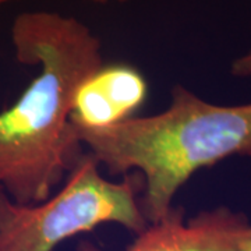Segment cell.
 Returning a JSON list of instances; mask_svg holds the SVG:
<instances>
[{"label": "cell", "instance_id": "cell-5", "mask_svg": "<svg viewBox=\"0 0 251 251\" xmlns=\"http://www.w3.org/2000/svg\"><path fill=\"white\" fill-rule=\"evenodd\" d=\"M148 98L143 73L126 63H103L74 95L72 123L78 130H100L135 116Z\"/></svg>", "mask_w": 251, "mask_h": 251}, {"label": "cell", "instance_id": "cell-2", "mask_svg": "<svg viewBox=\"0 0 251 251\" xmlns=\"http://www.w3.org/2000/svg\"><path fill=\"white\" fill-rule=\"evenodd\" d=\"M169 106L100 130H78L87 152L112 176L137 173L148 224L173 208L180 188L198 171L230 156H251V103L216 105L183 85Z\"/></svg>", "mask_w": 251, "mask_h": 251}, {"label": "cell", "instance_id": "cell-6", "mask_svg": "<svg viewBox=\"0 0 251 251\" xmlns=\"http://www.w3.org/2000/svg\"><path fill=\"white\" fill-rule=\"evenodd\" d=\"M230 74L239 78H251V49L234 59L230 66Z\"/></svg>", "mask_w": 251, "mask_h": 251}, {"label": "cell", "instance_id": "cell-8", "mask_svg": "<svg viewBox=\"0 0 251 251\" xmlns=\"http://www.w3.org/2000/svg\"><path fill=\"white\" fill-rule=\"evenodd\" d=\"M3 3H7V1H11V0H1ZM90 1H94V3H99V4H106V3H110V1H116V3H125L127 0H90Z\"/></svg>", "mask_w": 251, "mask_h": 251}, {"label": "cell", "instance_id": "cell-9", "mask_svg": "<svg viewBox=\"0 0 251 251\" xmlns=\"http://www.w3.org/2000/svg\"><path fill=\"white\" fill-rule=\"evenodd\" d=\"M1 4H4V3H3V1H1V0H0V6H1Z\"/></svg>", "mask_w": 251, "mask_h": 251}, {"label": "cell", "instance_id": "cell-3", "mask_svg": "<svg viewBox=\"0 0 251 251\" xmlns=\"http://www.w3.org/2000/svg\"><path fill=\"white\" fill-rule=\"evenodd\" d=\"M141 191L137 173L120 181L108 179L90 152L41 202L18 204L0 188V251H53L64 240L105 224L140 233L148 225Z\"/></svg>", "mask_w": 251, "mask_h": 251}, {"label": "cell", "instance_id": "cell-7", "mask_svg": "<svg viewBox=\"0 0 251 251\" xmlns=\"http://www.w3.org/2000/svg\"><path fill=\"white\" fill-rule=\"evenodd\" d=\"M237 251H251V225L242 236L237 246Z\"/></svg>", "mask_w": 251, "mask_h": 251}, {"label": "cell", "instance_id": "cell-4", "mask_svg": "<svg viewBox=\"0 0 251 251\" xmlns=\"http://www.w3.org/2000/svg\"><path fill=\"white\" fill-rule=\"evenodd\" d=\"M250 226L247 216L227 206L201 211L186 218L181 206H173L156 222L145 226L126 251H237ZM77 251H102L91 242H81Z\"/></svg>", "mask_w": 251, "mask_h": 251}, {"label": "cell", "instance_id": "cell-1", "mask_svg": "<svg viewBox=\"0 0 251 251\" xmlns=\"http://www.w3.org/2000/svg\"><path fill=\"white\" fill-rule=\"evenodd\" d=\"M17 62L38 73L0 112V188L18 204L49 198L87 150L72 123L80 84L103 64L88 25L53 11H25L11 25Z\"/></svg>", "mask_w": 251, "mask_h": 251}]
</instances>
